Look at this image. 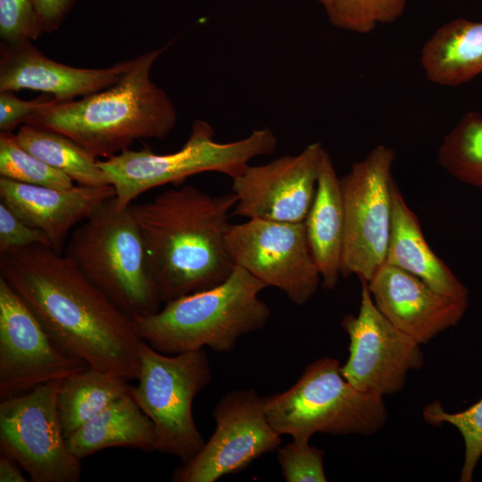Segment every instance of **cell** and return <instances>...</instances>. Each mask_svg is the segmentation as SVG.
Masks as SVG:
<instances>
[{
  "label": "cell",
  "instance_id": "1",
  "mask_svg": "<svg viewBox=\"0 0 482 482\" xmlns=\"http://www.w3.org/2000/svg\"><path fill=\"white\" fill-rule=\"evenodd\" d=\"M0 277L62 352L96 370L137 379L143 341L135 320L68 256L43 245L13 249L0 253Z\"/></svg>",
  "mask_w": 482,
  "mask_h": 482
},
{
  "label": "cell",
  "instance_id": "2",
  "mask_svg": "<svg viewBox=\"0 0 482 482\" xmlns=\"http://www.w3.org/2000/svg\"><path fill=\"white\" fill-rule=\"evenodd\" d=\"M237 198L186 185L129 209L140 229L162 303L223 283L235 264L226 235Z\"/></svg>",
  "mask_w": 482,
  "mask_h": 482
},
{
  "label": "cell",
  "instance_id": "3",
  "mask_svg": "<svg viewBox=\"0 0 482 482\" xmlns=\"http://www.w3.org/2000/svg\"><path fill=\"white\" fill-rule=\"evenodd\" d=\"M167 46L133 58L116 84L79 100L54 98L25 123L60 132L95 157L108 158L137 140L163 139L178 114L166 92L150 78L152 67Z\"/></svg>",
  "mask_w": 482,
  "mask_h": 482
},
{
  "label": "cell",
  "instance_id": "4",
  "mask_svg": "<svg viewBox=\"0 0 482 482\" xmlns=\"http://www.w3.org/2000/svg\"><path fill=\"white\" fill-rule=\"evenodd\" d=\"M265 287L235 265L223 283L169 301L156 312L134 320L142 341L165 354L204 346L229 352L239 337L262 328L269 320L270 309L259 298Z\"/></svg>",
  "mask_w": 482,
  "mask_h": 482
},
{
  "label": "cell",
  "instance_id": "5",
  "mask_svg": "<svg viewBox=\"0 0 482 482\" xmlns=\"http://www.w3.org/2000/svg\"><path fill=\"white\" fill-rule=\"evenodd\" d=\"M114 197L71 231L64 254L135 320L156 312L162 302L138 225L129 207H116Z\"/></svg>",
  "mask_w": 482,
  "mask_h": 482
},
{
  "label": "cell",
  "instance_id": "6",
  "mask_svg": "<svg viewBox=\"0 0 482 482\" xmlns=\"http://www.w3.org/2000/svg\"><path fill=\"white\" fill-rule=\"evenodd\" d=\"M278 139L270 128L253 130L247 137L231 142H218L212 127L196 120L185 144L176 152L156 154L149 147L124 150L98 160L106 181L115 190L119 210L129 207L143 193L166 184H179L206 171L239 175L249 162L271 154Z\"/></svg>",
  "mask_w": 482,
  "mask_h": 482
},
{
  "label": "cell",
  "instance_id": "7",
  "mask_svg": "<svg viewBox=\"0 0 482 482\" xmlns=\"http://www.w3.org/2000/svg\"><path fill=\"white\" fill-rule=\"evenodd\" d=\"M262 402L274 430L300 442L316 433L372 436L387 419L383 397L355 388L332 357L309 363L294 385Z\"/></svg>",
  "mask_w": 482,
  "mask_h": 482
},
{
  "label": "cell",
  "instance_id": "8",
  "mask_svg": "<svg viewBox=\"0 0 482 482\" xmlns=\"http://www.w3.org/2000/svg\"><path fill=\"white\" fill-rule=\"evenodd\" d=\"M137 385L129 394L154 424L158 451L192 460L205 442L192 411L195 397L212 380L204 349L162 353L143 342Z\"/></svg>",
  "mask_w": 482,
  "mask_h": 482
},
{
  "label": "cell",
  "instance_id": "9",
  "mask_svg": "<svg viewBox=\"0 0 482 482\" xmlns=\"http://www.w3.org/2000/svg\"><path fill=\"white\" fill-rule=\"evenodd\" d=\"M393 148L378 145L340 178L345 209L341 276L369 281L385 263L392 223Z\"/></svg>",
  "mask_w": 482,
  "mask_h": 482
},
{
  "label": "cell",
  "instance_id": "10",
  "mask_svg": "<svg viewBox=\"0 0 482 482\" xmlns=\"http://www.w3.org/2000/svg\"><path fill=\"white\" fill-rule=\"evenodd\" d=\"M55 379L0 403V450L34 482H77L80 461L69 449L60 422Z\"/></svg>",
  "mask_w": 482,
  "mask_h": 482
},
{
  "label": "cell",
  "instance_id": "11",
  "mask_svg": "<svg viewBox=\"0 0 482 482\" xmlns=\"http://www.w3.org/2000/svg\"><path fill=\"white\" fill-rule=\"evenodd\" d=\"M226 245L235 265L278 288L296 305L305 304L321 284L304 221L250 219L230 224Z\"/></svg>",
  "mask_w": 482,
  "mask_h": 482
},
{
  "label": "cell",
  "instance_id": "12",
  "mask_svg": "<svg viewBox=\"0 0 482 482\" xmlns=\"http://www.w3.org/2000/svg\"><path fill=\"white\" fill-rule=\"evenodd\" d=\"M359 280V312L345 315L341 322L349 337V355L341 372L358 390L384 397L404 387L409 372L423 366L424 356L420 345L377 308L368 281Z\"/></svg>",
  "mask_w": 482,
  "mask_h": 482
},
{
  "label": "cell",
  "instance_id": "13",
  "mask_svg": "<svg viewBox=\"0 0 482 482\" xmlns=\"http://www.w3.org/2000/svg\"><path fill=\"white\" fill-rule=\"evenodd\" d=\"M212 416L214 432L192 460L173 471L172 481L214 482L242 471L281 445V436L267 419L262 397L253 389L228 392Z\"/></svg>",
  "mask_w": 482,
  "mask_h": 482
},
{
  "label": "cell",
  "instance_id": "14",
  "mask_svg": "<svg viewBox=\"0 0 482 482\" xmlns=\"http://www.w3.org/2000/svg\"><path fill=\"white\" fill-rule=\"evenodd\" d=\"M87 368L54 343L26 302L0 277V399Z\"/></svg>",
  "mask_w": 482,
  "mask_h": 482
},
{
  "label": "cell",
  "instance_id": "15",
  "mask_svg": "<svg viewBox=\"0 0 482 482\" xmlns=\"http://www.w3.org/2000/svg\"><path fill=\"white\" fill-rule=\"evenodd\" d=\"M325 150L314 142L297 154L249 164L232 179L231 192L237 201L231 216L303 222L314 199Z\"/></svg>",
  "mask_w": 482,
  "mask_h": 482
},
{
  "label": "cell",
  "instance_id": "16",
  "mask_svg": "<svg viewBox=\"0 0 482 482\" xmlns=\"http://www.w3.org/2000/svg\"><path fill=\"white\" fill-rule=\"evenodd\" d=\"M368 288L380 312L420 345L456 326L468 307L467 301L444 295L416 276L388 263L368 281Z\"/></svg>",
  "mask_w": 482,
  "mask_h": 482
},
{
  "label": "cell",
  "instance_id": "17",
  "mask_svg": "<svg viewBox=\"0 0 482 482\" xmlns=\"http://www.w3.org/2000/svg\"><path fill=\"white\" fill-rule=\"evenodd\" d=\"M133 59L107 68H78L43 54L31 41L0 46V91L29 89L51 94L60 102L102 91L129 71Z\"/></svg>",
  "mask_w": 482,
  "mask_h": 482
},
{
  "label": "cell",
  "instance_id": "18",
  "mask_svg": "<svg viewBox=\"0 0 482 482\" xmlns=\"http://www.w3.org/2000/svg\"><path fill=\"white\" fill-rule=\"evenodd\" d=\"M115 196L112 185H74L69 188L29 185L0 177V200L30 227L42 231L51 247L62 253L76 225Z\"/></svg>",
  "mask_w": 482,
  "mask_h": 482
},
{
  "label": "cell",
  "instance_id": "19",
  "mask_svg": "<svg viewBox=\"0 0 482 482\" xmlns=\"http://www.w3.org/2000/svg\"><path fill=\"white\" fill-rule=\"evenodd\" d=\"M392 223L385 263L398 267L448 297L469 301V290L426 240L398 185L392 187Z\"/></svg>",
  "mask_w": 482,
  "mask_h": 482
},
{
  "label": "cell",
  "instance_id": "20",
  "mask_svg": "<svg viewBox=\"0 0 482 482\" xmlns=\"http://www.w3.org/2000/svg\"><path fill=\"white\" fill-rule=\"evenodd\" d=\"M304 225L309 247L320 274V285L324 289L332 290L341 276L345 209L340 178L326 150Z\"/></svg>",
  "mask_w": 482,
  "mask_h": 482
},
{
  "label": "cell",
  "instance_id": "21",
  "mask_svg": "<svg viewBox=\"0 0 482 482\" xmlns=\"http://www.w3.org/2000/svg\"><path fill=\"white\" fill-rule=\"evenodd\" d=\"M420 63L440 86H458L481 74L482 21L458 18L440 26L423 45Z\"/></svg>",
  "mask_w": 482,
  "mask_h": 482
},
{
  "label": "cell",
  "instance_id": "22",
  "mask_svg": "<svg viewBox=\"0 0 482 482\" xmlns=\"http://www.w3.org/2000/svg\"><path fill=\"white\" fill-rule=\"evenodd\" d=\"M66 442L79 460L110 447L158 451L154 424L129 393L113 401Z\"/></svg>",
  "mask_w": 482,
  "mask_h": 482
},
{
  "label": "cell",
  "instance_id": "23",
  "mask_svg": "<svg viewBox=\"0 0 482 482\" xmlns=\"http://www.w3.org/2000/svg\"><path fill=\"white\" fill-rule=\"evenodd\" d=\"M129 390L130 385L123 378L92 368L63 378L58 390L57 409L65 438Z\"/></svg>",
  "mask_w": 482,
  "mask_h": 482
},
{
  "label": "cell",
  "instance_id": "24",
  "mask_svg": "<svg viewBox=\"0 0 482 482\" xmlns=\"http://www.w3.org/2000/svg\"><path fill=\"white\" fill-rule=\"evenodd\" d=\"M17 142L79 185H109L98 159L69 137L41 126L24 123L15 134Z\"/></svg>",
  "mask_w": 482,
  "mask_h": 482
},
{
  "label": "cell",
  "instance_id": "25",
  "mask_svg": "<svg viewBox=\"0 0 482 482\" xmlns=\"http://www.w3.org/2000/svg\"><path fill=\"white\" fill-rule=\"evenodd\" d=\"M437 158L452 177L482 191V115L466 112L445 136Z\"/></svg>",
  "mask_w": 482,
  "mask_h": 482
},
{
  "label": "cell",
  "instance_id": "26",
  "mask_svg": "<svg viewBox=\"0 0 482 482\" xmlns=\"http://www.w3.org/2000/svg\"><path fill=\"white\" fill-rule=\"evenodd\" d=\"M408 0H318L330 23L346 31L367 34L398 20Z\"/></svg>",
  "mask_w": 482,
  "mask_h": 482
},
{
  "label": "cell",
  "instance_id": "27",
  "mask_svg": "<svg viewBox=\"0 0 482 482\" xmlns=\"http://www.w3.org/2000/svg\"><path fill=\"white\" fill-rule=\"evenodd\" d=\"M0 177L55 188L74 186L69 176L25 150L12 132L0 133Z\"/></svg>",
  "mask_w": 482,
  "mask_h": 482
},
{
  "label": "cell",
  "instance_id": "28",
  "mask_svg": "<svg viewBox=\"0 0 482 482\" xmlns=\"http://www.w3.org/2000/svg\"><path fill=\"white\" fill-rule=\"evenodd\" d=\"M422 417L429 424L448 423L459 430L464 442V460L460 480L472 481L475 468L482 456V398L457 412H448L439 401H434L424 408Z\"/></svg>",
  "mask_w": 482,
  "mask_h": 482
},
{
  "label": "cell",
  "instance_id": "29",
  "mask_svg": "<svg viewBox=\"0 0 482 482\" xmlns=\"http://www.w3.org/2000/svg\"><path fill=\"white\" fill-rule=\"evenodd\" d=\"M324 452L309 442L293 439L278 448V461L287 482H325Z\"/></svg>",
  "mask_w": 482,
  "mask_h": 482
},
{
  "label": "cell",
  "instance_id": "30",
  "mask_svg": "<svg viewBox=\"0 0 482 482\" xmlns=\"http://www.w3.org/2000/svg\"><path fill=\"white\" fill-rule=\"evenodd\" d=\"M42 34L31 0H0L1 43L18 45Z\"/></svg>",
  "mask_w": 482,
  "mask_h": 482
},
{
  "label": "cell",
  "instance_id": "31",
  "mask_svg": "<svg viewBox=\"0 0 482 482\" xmlns=\"http://www.w3.org/2000/svg\"><path fill=\"white\" fill-rule=\"evenodd\" d=\"M34 245L51 247L42 231L25 223L0 202V253Z\"/></svg>",
  "mask_w": 482,
  "mask_h": 482
},
{
  "label": "cell",
  "instance_id": "32",
  "mask_svg": "<svg viewBox=\"0 0 482 482\" xmlns=\"http://www.w3.org/2000/svg\"><path fill=\"white\" fill-rule=\"evenodd\" d=\"M13 91H0V130L12 132L24 124L34 113L46 106L54 97L40 96L34 100H22Z\"/></svg>",
  "mask_w": 482,
  "mask_h": 482
},
{
  "label": "cell",
  "instance_id": "33",
  "mask_svg": "<svg viewBox=\"0 0 482 482\" xmlns=\"http://www.w3.org/2000/svg\"><path fill=\"white\" fill-rule=\"evenodd\" d=\"M43 33L56 31L77 0H31Z\"/></svg>",
  "mask_w": 482,
  "mask_h": 482
},
{
  "label": "cell",
  "instance_id": "34",
  "mask_svg": "<svg viewBox=\"0 0 482 482\" xmlns=\"http://www.w3.org/2000/svg\"><path fill=\"white\" fill-rule=\"evenodd\" d=\"M0 453V482H26L21 466L9 454Z\"/></svg>",
  "mask_w": 482,
  "mask_h": 482
}]
</instances>
